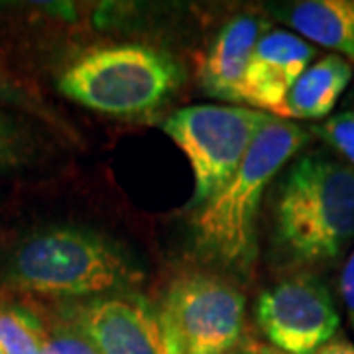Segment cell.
<instances>
[{"instance_id":"d6986e66","label":"cell","mask_w":354,"mask_h":354,"mask_svg":"<svg viewBox=\"0 0 354 354\" xmlns=\"http://www.w3.org/2000/svg\"><path fill=\"white\" fill-rule=\"evenodd\" d=\"M317 354H354V342L344 339V337H335Z\"/></svg>"},{"instance_id":"5bb4252c","label":"cell","mask_w":354,"mask_h":354,"mask_svg":"<svg viewBox=\"0 0 354 354\" xmlns=\"http://www.w3.org/2000/svg\"><path fill=\"white\" fill-rule=\"evenodd\" d=\"M311 134L337 150L344 158V164L354 169V111H342L330 116L329 120L313 127Z\"/></svg>"},{"instance_id":"8fae6325","label":"cell","mask_w":354,"mask_h":354,"mask_svg":"<svg viewBox=\"0 0 354 354\" xmlns=\"http://www.w3.org/2000/svg\"><path fill=\"white\" fill-rule=\"evenodd\" d=\"M353 79V64L342 55H325L293 83L274 116L317 120L329 116Z\"/></svg>"},{"instance_id":"2e32d148","label":"cell","mask_w":354,"mask_h":354,"mask_svg":"<svg viewBox=\"0 0 354 354\" xmlns=\"http://www.w3.org/2000/svg\"><path fill=\"white\" fill-rule=\"evenodd\" d=\"M26 146L20 130L6 114L0 113V167H16L24 162Z\"/></svg>"},{"instance_id":"e0dca14e","label":"cell","mask_w":354,"mask_h":354,"mask_svg":"<svg viewBox=\"0 0 354 354\" xmlns=\"http://www.w3.org/2000/svg\"><path fill=\"white\" fill-rule=\"evenodd\" d=\"M0 101L20 104L28 111H39L38 99H34V95L2 64H0Z\"/></svg>"},{"instance_id":"3957f363","label":"cell","mask_w":354,"mask_h":354,"mask_svg":"<svg viewBox=\"0 0 354 354\" xmlns=\"http://www.w3.org/2000/svg\"><path fill=\"white\" fill-rule=\"evenodd\" d=\"M16 288L46 297H79L127 290L142 274L101 234L83 228H50L26 239L10 260Z\"/></svg>"},{"instance_id":"ba28073f","label":"cell","mask_w":354,"mask_h":354,"mask_svg":"<svg viewBox=\"0 0 354 354\" xmlns=\"http://www.w3.org/2000/svg\"><path fill=\"white\" fill-rule=\"evenodd\" d=\"M99 354H165L160 315L138 295L99 297L71 317Z\"/></svg>"},{"instance_id":"5b68a950","label":"cell","mask_w":354,"mask_h":354,"mask_svg":"<svg viewBox=\"0 0 354 354\" xmlns=\"http://www.w3.org/2000/svg\"><path fill=\"white\" fill-rule=\"evenodd\" d=\"M270 118L272 114L248 106L197 104L179 109L165 120V134L193 167L195 193L189 207H203L227 185Z\"/></svg>"},{"instance_id":"7402d4cb","label":"cell","mask_w":354,"mask_h":354,"mask_svg":"<svg viewBox=\"0 0 354 354\" xmlns=\"http://www.w3.org/2000/svg\"><path fill=\"white\" fill-rule=\"evenodd\" d=\"M0 354H4V353H2V351H0Z\"/></svg>"},{"instance_id":"52a82bcc","label":"cell","mask_w":354,"mask_h":354,"mask_svg":"<svg viewBox=\"0 0 354 354\" xmlns=\"http://www.w3.org/2000/svg\"><path fill=\"white\" fill-rule=\"evenodd\" d=\"M256 323L281 353L317 354L337 337L341 317L325 283L301 276L283 279L260 295Z\"/></svg>"},{"instance_id":"ffe728a7","label":"cell","mask_w":354,"mask_h":354,"mask_svg":"<svg viewBox=\"0 0 354 354\" xmlns=\"http://www.w3.org/2000/svg\"><path fill=\"white\" fill-rule=\"evenodd\" d=\"M254 351H256V354H286L278 351V348H274L272 344H256Z\"/></svg>"},{"instance_id":"6da1fadb","label":"cell","mask_w":354,"mask_h":354,"mask_svg":"<svg viewBox=\"0 0 354 354\" xmlns=\"http://www.w3.org/2000/svg\"><path fill=\"white\" fill-rule=\"evenodd\" d=\"M354 241V169L323 153L290 169L276 201V244L293 264L341 258Z\"/></svg>"},{"instance_id":"4fadbf2b","label":"cell","mask_w":354,"mask_h":354,"mask_svg":"<svg viewBox=\"0 0 354 354\" xmlns=\"http://www.w3.org/2000/svg\"><path fill=\"white\" fill-rule=\"evenodd\" d=\"M46 333L34 313L0 305V351L4 354H41Z\"/></svg>"},{"instance_id":"7a4b0ae2","label":"cell","mask_w":354,"mask_h":354,"mask_svg":"<svg viewBox=\"0 0 354 354\" xmlns=\"http://www.w3.org/2000/svg\"><path fill=\"white\" fill-rule=\"evenodd\" d=\"M307 140L305 128L272 114L234 176L195 216V239L203 252L228 268L246 270L252 264L254 223L264 189Z\"/></svg>"},{"instance_id":"30bf717a","label":"cell","mask_w":354,"mask_h":354,"mask_svg":"<svg viewBox=\"0 0 354 354\" xmlns=\"http://www.w3.org/2000/svg\"><path fill=\"white\" fill-rule=\"evenodd\" d=\"M268 26L258 16H236L218 32L199 73L201 87L207 95L241 102L242 83L252 51Z\"/></svg>"},{"instance_id":"ac0fdd59","label":"cell","mask_w":354,"mask_h":354,"mask_svg":"<svg viewBox=\"0 0 354 354\" xmlns=\"http://www.w3.org/2000/svg\"><path fill=\"white\" fill-rule=\"evenodd\" d=\"M339 286H341L342 299H344V305H346V313H348V319H351L354 327V250L348 256L344 268H342L341 283Z\"/></svg>"},{"instance_id":"9c48e42d","label":"cell","mask_w":354,"mask_h":354,"mask_svg":"<svg viewBox=\"0 0 354 354\" xmlns=\"http://www.w3.org/2000/svg\"><path fill=\"white\" fill-rule=\"evenodd\" d=\"M315 55V48L297 34L286 30L266 32L252 51L242 83L241 102L268 109L272 114Z\"/></svg>"},{"instance_id":"8992f818","label":"cell","mask_w":354,"mask_h":354,"mask_svg":"<svg viewBox=\"0 0 354 354\" xmlns=\"http://www.w3.org/2000/svg\"><path fill=\"white\" fill-rule=\"evenodd\" d=\"M246 299L227 281L187 276L165 293L160 327L165 354H232L241 341Z\"/></svg>"},{"instance_id":"277c9868","label":"cell","mask_w":354,"mask_h":354,"mask_svg":"<svg viewBox=\"0 0 354 354\" xmlns=\"http://www.w3.org/2000/svg\"><path fill=\"white\" fill-rule=\"evenodd\" d=\"M181 71L167 53L140 44L88 51L65 69L57 88L67 99L116 116L156 109L174 93Z\"/></svg>"},{"instance_id":"44dd1931","label":"cell","mask_w":354,"mask_h":354,"mask_svg":"<svg viewBox=\"0 0 354 354\" xmlns=\"http://www.w3.org/2000/svg\"><path fill=\"white\" fill-rule=\"evenodd\" d=\"M232 354H256V351L254 348H244V351H236V353Z\"/></svg>"},{"instance_id":"7c38bea8","label":"cell","mask_w":354,"mask_h":354,"mask_svg":"<svg viewBox=\"0 0 354 354\" xmlns=\"http://www.w3.org/2000/svg\"><path fill=\"white\" fill-rule=\"evenodd\" d=\"M301 36L354 62V0H301L281 10Z\"/></svg>"},{"instance_id":"9a60e30c","label":"cell","mask_w":354,"mask_h":354,"mask_svg":"<svg viewBox=\"0 0 354 354\" xmlns=\"http://www.w3.org/2000/svg\"><path fill=\"white\" fill-rule=\"evenodd\" d=\"M46 342L57 354H99L85 330L73 319L53 325L46 335Z\"/></svg>"}]
</instances>
